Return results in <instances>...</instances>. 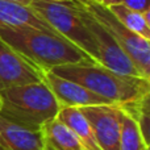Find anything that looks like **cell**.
<instances>
[{"label": "cell", "mask_w": 150, "mask_h": 150, "mask_svg": "<svg viewBox=\"0 0 150 150\" xmlns=\"http://www.w3.org/2000/svg\"><path fill=\"white\" fill-rule=\"evenodd\" d=\"M45 73L0 37V90L44 80Z\"/></svg>", "instance_id": "obj_8"}, {"label": "cell", "mask_w": 150, "mask_h": 150, "mask_svg": "<svg viewBox=\"0 0 150 150\" xmlns=\"http://www.w3.org/2000/svg\"><path fill=\"white\" fill-rule=\"evenodd\" d=\"M29 7L45 20L59 36L78 46L88 54L95 62L96 47L93 40L74 4L49 1V0H33Z\"/></svg>", "instance_id": "obj_4"}, {"label": "cell", "mask_w": 150, "mask_h": 150, "mask_svg": "<svg viewBox=\"0 0 150 150\" xmlns=\"http://www.w3.org/2000/svg\"><path fill=\"white\" fill-rule=\"evenodd\" d=\"M87 119L99 148L101 150H120L121 109L117 104H98L80 107Z\"/></svg>", "instance_id": "obj_7"}, {"label": "cell", "mask_w": 150, "mask_h": 150, "mask_svg": "<svg viewBox=\"0 0 150 150\" xmlns=\"http://www.w3.org/2000/svg\"><path fill=\"white\" fill-rule=\"evenodd\" d=\"M57 119L73 130L87 150H101L96 142V138L93 136V132L88 124L87 119L83 116L79 108H76V107L61 108L59 113L57 115Z\"/></svg>", "instance_id": "obj_13"}, {"label": "cell", "mask_w": 150, "mask_h": 150, "mask_svg": "<svg viewBox=\"0 0 150 150\" xmlns=\"http://www.w3.org/2000/svg\"><path fill=\"white\" fill-rule=\"evenodd\" d=\"M74 5L79 11L80 16H82L83 21H84L86 26H87L88 32H90L91 37L93 40V44H95L96 47V61H98V63H100L101 66H104V67L109 69L112 71H116L119 74L142 76V74L136 67L133 61L119 46V44L112 37V34L88 11H86L79 4Z\"/></svg>", "instance_id": "obj_6"}, {"label": "cell", "mask_w": 150, "mask_h": 150, "mask_svg": "<svg viewBox=\"0 0 150 150\" xmlns=\"http://www.w3.org/2000/svg\"><path fill=\"white\" fill-rule=\"evenodd\" d=\"M0 28H33L54 32L29 5L11 0H0Z\"/></svg>", "instance_id": "obj_11"}, {"label": "cell", "mask_w": 150, "mask_h": 150, "mask_svg": "<svg viewBox=\"0 0 150 150\" xmlns=\"http://www.w3.org/2000/svg\"><path fill=\"white\" fill-rule=\"evenodd\" d=\"M121 0H100V4L104 5V7H112V5H116V4H120Z\"/></svg>", "instance_id": "obj_17"}, {"label": "cell", "mask_w": 150, "mask_h": 150, "mask_svg": "<svg viewBox=\"0 0 150 150\" xmlns=\"http://www.w3.org/2000/svg\"><path fill=\"white\" fill-rule=\"evenodd\" d=\"M73 3H100V0H73Z\"/></svg>", "instance_id": "obj_19"}, {"label": "cell", "mask_w": 150, "mask_h": 150, "mask_svg": "<svg viewBox=\"0 0 150 150\" xmlns=\"http://www.w3.org/2000/svg\"><path fill=\"white\" fill-rule=\"evenodd\" d=\"M1 104H3L1 103V98H0V111H1Z\"/></svg>", "instance_id": "obj_21"}, {"label": "cell", "mask_w": 150, "mask_h": 150, "mask_svg": "<svg viewBox=\"0 0 150 150\" xmlns=\"http://www.w3.org/2000/svg\"><path fill=\"white\" fill-rule=\"evenodd\" d=\"M0 37L44 73L57 66L95 62L83 50L54 32L33 28H0Z\"/></svg>", "instance_id": "obj_1"}, {"label": "cell", "mask_w": 150, "mask_h": 150, "mask_svg": "<svg viewBox=\"0 0 150 150\" xmlns=\"http://www.w3.org/2000/svg\"><path fill=\"white\" fill-rule=\"evenodd\" d=\"M49 1H57V3H65V4H73V0H49Z\"/></svg>", "instance_id": "obj_20"}, {"label": "cell", "mask_w": 150, "mask_h": 150, "mask_svg": "<svg viewBox=\"0 0 150 150\" xmlns=\"http://www.w3.org/2000/svg\"><path fill=\"white\" fill-rule=\"evenodd\" d=\"M44 150H87L73 130L55 119L41 128Z\"/></svg>", "instance_id": "obj_12"}, {"label": "cell", "mask_w": 150, "mask_h": 150, "mask_svg": "<svg viewBox=\"0 0 150 150\" xmlns=\"http://www.w3.org/2000/svg\"><path fill=\"white\" fill-rule=\"evenodd\" d=\"M108 9L129 30L146 40H150V11L137 12L134 9L125 7L121 3L108 7Z\"/></svg>", "instance_id": "obj_14"}, {"label": "cell", "mask_w": 150, "mask_h": 150, "mask_svg": "<svg viewBox=\"0 0 150 150\" xmlns=\"http://www.w3.org/2000/svg\"><path fill=\"white\" fill-rule=\"evenodd\" d=\"M44 82L50 88L54 98L59 103L61 108H65V107L80 108V107L98 105V104H113L107 99L96 95L88 88L83 87L79 83L65 79L52 71L45 73Z\"/></svg>", "instance_id": "obj_9"}, {"label": "cell", "mask_w": 150, "mask_h": 150, "mask_svg": "<svg viewBox=\"0 0 150 150\" xmlns=\"http://www.w3.org/2000/svg\"><path fill=\"white\" fill-rule=\"evenodd\" d=\"M121 109V108H120ZM121 134H120V150H150L144 141L136 121L121 109Z\"/></svg>", "instance_id": "obj_15"}, {"label": "cell", "mask_w": 150, "mask_h": 150, "mask_svg": "<svg viewBox=\"0 0 150 150\" xmlns=\"http://www.w3.org/2000/svg\"><path fill=\"white\" fill-rule=\"evenodd\" d=\"M0 98L3 117L34 130L55 119L61 111L59 103L44 80L0 90Z\"/></svg>", "instance_id": "obj_3"}, {"label": "cell", "mask_w": 150, "mask_h": 150, "mask_svg": "<svg viewBox=\"0 0 150 150\" xmlns=\"http://www.w3.org/2000/svg\"><path fill=\"white\" fill-rule=\"evenodd\" d=\"M121 4L137 12L150 11V0H121Z\"/></svg>", "instance_id": "obj_16"}, {"label": "cell", "mask_w": 150, "mask_h": 150, "mask_svg": "<svg viewBox=\"0 0 150 150\" xmlns=\"http://www.w3.org/2000/svg\"><path fill=\"white\" fill-rule=\"evenodd\" d=\"M0 150H44L41 129H30L0 115Z\"/></svg>", "instance_id": "obj_10"}, {"label": "cell", "mask_w": 150, "mask_h": 150, "mask_svg": "<svg viewBox=\"0 0 150 150\" xmlns=\"http://www.w3.org/2000/svg\"><path fill=\"white\" fill-rule=\"evenodd\" d=\"M91 13L109 33L119 46L133 61L142 76L150 79V40H146L124 26L107 7L100 3H74Z\"/></svg>", "instance_id": "obj_5"}, {"label": "cell", "mask_w": 150, "mask_h": 150, "mask_svg": "<svg viewBox=\"0 0 150 150\" xmlns=\"http://www.w3.org/2000/svg\"><path fill=\"white\" fill-rule=\"evenodd\" d=\"M52 73L79 83L117 105L136 103L150 93V79L119 74L96 62L57 66Z\"/></svg>", "instance_id": "obj_2"}, {"label": "cell", "mask_w": 150, "mask_h": 150, "mask_svg": "<svg viewBox=\"0 0 150 150\" xmlns=\"http://www.w3.org/2000/svg\"><path fill=\"white\" fill-rule=\"evenodd\" d=\"M11 1L20 3V4H24V5H30V3L33 1V0H11Z\"/></svg>", "instance_id": "obj_18"}]
</instances>
